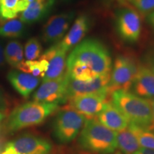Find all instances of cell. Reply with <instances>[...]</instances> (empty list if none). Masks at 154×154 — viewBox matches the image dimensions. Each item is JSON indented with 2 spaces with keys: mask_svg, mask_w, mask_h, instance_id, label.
<instances>
[{
  "mask_svg": "<svg viewBox=\"0 0 154 154\" xmlns=\"http://www.w3.org/2000/svg\"><path fill=\"white\" fill-rule=\"evenodd\" d=\"M80 63L91 69L97 76L111 72V57L101 42L88 38L78 44L69 55L66 64Z\"/></svg>",
  "mask_w": 154,
  "mask_h": 154,
  "instance_id": "obj_1",
  "label": "cell"
},
{
  "mask_svg": "<svg viewBox=\"0 0 154 154\" xmlns=\"http://www.w3.org/2000/svg\"><path fill=\"white\" fill-rule=\"evenodd\" d=\"M111 94V103L124 115L128 123L150 130L152 124L150 100L125 90H117Z\"/></svg>",
  "mask_w": 154,
  "mask_h": 154,
  "instance_id": "obj_2",
  "label": "cell"
},
{
  "mask_svg": "<svg viewBox=\"0 0 154 154\" xmlns=\"http://www.w3.org/2000/svg\"><path fill=\"white\" fill-rule=\"evenodd\" d=\"M117 132L102 125L96 119H86L78 143L82 149L96 154H111L117 148Z\"/></svg>",
  "mask_w": 154,
  "mask_h": 154,
  "instance_id": "obj_3",
  "label": "cell"
},
{
  "mask_svg": "<svg viewBox=\"0 0 154 154\" xmlns=\"http://www.w3.org/2000/svg\"><path fill=\"white\" fill-rule=\"evenodd\" d=\"M59 107L57 103L30 101L17 107L9 115L7 129L15 132L44 122Z\"/></svg>",
  "mask_w": 154,
  "mask_h": 154,
  "instance_id": "obj_4",
  "label": "cell"
},
{
  "mask_svg": "<svg viewBox=\"0 0 154 154\" xmlns=\"http://www.w3.org/2000/svg\"><path fill=\"white\" fill-rule=\"evenodd\" d=\"M86 119L69 106L60 111L54 122V135L61 143L71 142L82 131Z\"/></svg>",
  "mask_w": 154,
  "mask_h": 154,
  "instance_id": "obj_5",
  "label": "cell"
},
{
  "mask_svg": "<svg viewBox=\"0 0 154 154\" xmlns=\"http://www.w3.org/2000/svg\"><path fill=\"white\" fill-rule=\"evenodd\" d=\"M137 69L138 65L131 58L125 56L117 57L111 72L108 94H112L117 90L129 91Z\"/></svg>",
  "mask_w": 154,
  "mask_h": 154,
  "instance_id": "obj_6",
  "label": "cell"
},
{
  "mask_svg": "<svg viewBox=\"0 0 154 154\" xmlns=\"http://www.w3.org/2000/svg\"><path fill=\"white\" fill-rule=\"evenodd\" d=\"M52 144L39 136L25 134L6 144L0 154H49Z\"/></svg>",
  "mask_w": 154,
  "mask_h": 154,
  "instance_id": "obj_7",
  "label": "cell"
},
{
  "mask_svg": "<svg viewBox=\"0 0 154 154\" xmlns=\"http://www.w3.org/2000/svg\"><path fill=\"white\" fill-rule=\"evenodd\" d=\"M69 76L66 72L62 76L42 82L33 95V101L48 103H63L67 100V88Z\"/></svg>",
  "mask_w": 154,
  "mask_h": 154,
  "instance_id": "obj_8",
  "label": "cell"
},
{
  "mask_svg": "<svg viewBox=\"0 0 154 154\" xmlns=\"http://www.w3.org/2000/svg\"><path fill=\"white\" fill-rule=\"evenodd\" d=\"M116 26L121 39L128 43H134L138 41L141 33L140 15L135 9H121L117 12Z\"/></svg>",
  "mask_w": 154,
  "mask_h": 154,
  "instance_id": "obj_9",
  "label": "cell"
},
{
  "mask_svg": "<svg viewBox=\"0 0 154 154\" xmlns=\"http://www.w3.org/2000/svg\"><path fill=\"white\" fill-rule=\"evenodd\" d=\"M111 72L99 75L89 81H78L69 78L67 88V100L79 96L96 94H108V85Z\"/></svg>",
  "mask_w": 154,
  "mask_h": 154,
  "instance_id": "obj_10",
  "label": "cell"
},
{
  "mask_svg": "<svg viewBox=\"0 0 154 154\" xmlns=\"http://www.w3.org/2000/svg\"><path fill=\"white\" fill-rule=\"evenodd\" d=\"M74 11L54 15L42 29V40L46 44H57L64 37L74 18Z\"/></svg>",
  "mask_w": 154,
  "mask_h": 154,
  "instance_id": "obj_11",
  "label": "cell"
},
{
  "mask_svg": "<svg viewBox=\"0 0 154 154\" xmlns=\"http://www.w3.org/2000/svg\"><path fill=\"white\" fill-rule=\"evenodd\" d=\"M108 94H96L79 96L69 100L70 106L86 119H95L109 103L107 101Z\"/></svg>",
  "mask_w": 154,
  "mask_h": 154,
  "instance_id": "obj_12",
  "label": "cell"
},
{
  "mask_svg": "<svg viewBox=\"0 0 154 154\" xmlns=\"http://www.w3.org/2000/svg\"><path fill=\"white\" fill-rule=\"evenodd\" d=\"M66 51L59 46V42L50 47L39 58L49 62V66L42 78V82L53 80L62 76L66 68Z\"/></svg>",
  "mask_w": 154,
  "mask_h": 154,
  "instance_id": "obj_13",
  "label": "cell"
},
{
  "mask_svg": "<svg viewBox=\"0 0 154 154\" xmlns=\"http://www.w3.org/2000/svg\"><path fill=\"white\" fill-rule=\"evenodd\" d=\"M130 90L131 93L143 99H154V72L152 69L143 65H138Z\"/></svg>",
  "mask_w": 154,
  "mask_h": 154,
  "instance_id": "obj_14",
  "label": "cell"
},
{
  "mask_svg": "<svg viewBox=\"0 0 154 154\" xmlns=\"http://www.w3.org/2000/svg\"><path fill=\"white\" fill-rule=\"evenodd\" d=\"M90 19L86 15H80L76 19L68 33L59 42L63 50L68 51L79 44L90 29Z\"/></svg>",
  "mask_w": 154,
  "mask_h": 154,
  "instance_id": "obj_15",
  "label": "cell"
},
{
  "mask_svg": "<svg viewBox=\"0 0 154 154\" xmlns=\"http://www.w3.org/2000/svg\"><path fill=\"white\" fill-rule=\"evenodd\" d=\"M11 86L24 98H28L39 84L41 78L20 71L13 70L7 74Z\"/></svg>",
  "mask_w": 154,
  "mask_h": 154,
  "instance_id": "obj_16",
  "label": "cell"
},
{
  "mask_svg": "<svg viewBox=\"0 0 154 154\" xmlns=\"http://www.w3.org/2000/svg\"><path fill=\"white\" fill-rule=\"evenodd\" d=\"M95 119L100 124L116 132L125 129L128 125L127 119L112 103H108Z\"/></svg>",
  "mask_w": 154,
  "mask_h": 154,
  "instance_id": "obj_17",
  "label": "cell"
},
{
  "mask_svg": "<svg viewBox=\"0 0 154 154\" xmlns=\"http://www.w3.org/2000/svg\"><path fill=\"white\" fill-rule=\"evenodd\" d=\"M55 0H34L22 12L20 20L24 24H34L47 17L54 5Z\"/></svg>",
  "mask_w": 154,
  "mask_h": 154,
  "instance_id": "obj_18",
  "label": "cell"
},
{
  "mask_svg": "<svg viewBox=\"0 0 154 154\" xmlns=\"http://www.w3.org/2000/svg\"><path fill=\"white\" fill-rule=\"evenodd\" d=\"M117 147L124 154H134L140 149L138 139L128 127L117 132Z\"/></svg>",
  "mask_w": 154,
  "mask_h": 154,
  "instance_id": "obj_19",
  "label": "cell"
},
{
  "mask_svg": "<svg viewBox=\"0 0 154 154\" xmlns=\"http://www.w3.org/2000/svg\"><path fill=\"white\" fill-rule=\"evenodd\" d=\"M29 5L27 0H0V18L5 20L15 19Z\"/></svg>",
  "mask_w": 154,
  "mask_h": 154,
  "instance_id": "obj_20",
  "label": "cell"
},
{
  "mask_svg": "<svg viewBox=\"0 0 154 154\" xmlns=\"http://www.w3.org/2000/svg\"><path fill=\"white\" fill-rule=\"evenodd\" d=\"M5 59L8 64L14 68H18L24 61V49L22 44L17 40H11L4 50Z\"/></svg>",
  "mask_w": 154,
  "mask_h": 154,
  "instance_id": "obj_21",
  "label": "cell"
},
{
  "mask_svg": "<svg viewBox=\"0 0 154 154\" xmlns=\"http://www.w3.org/2000/svg\"><path fill=\"white\" fill-rule=\"evenodd\" d=\"M48 66L49 62L47 60L38 58V60L24 61L17 69L22 72L30 74L38 78H43Z\"/></svg>",
  "mask_w": 154,
  "mask_h": 154,
  "instance_id": "obj_22",
  "label": "cell"
},
{
  "mask_svg": "<svg viewBox=\"0 0 154 154\" xmlns=\"http://www.w3.org/2000/svg\"><path fill=\"white\" fill-rule=\"evenodd\" d=\"M66 73L69 78L78 81H89L97 76L91 69L80 63L66 64Z\"/></svg>",
  "mask_w": 154,
  "mask_h": 154,
  "instance_id": "obj_23",
  "label": "cell"
},
{
  "mask_svg": "<svg viewBox=\"0 0 154 154\" xmlns=\"http://www.w3.org/2000/svg\"><path fill=\"white\" fill-rule=\"evenodd\" d=\"M24 24L20 19H13L0 26V36L7 38H19L24 34Z\"/></svg>",
  "mask_w": 154,
  "mask_h": 154,
  "instance_id": "obj_24",
  "label": "cell"
},
{
  "mask_svg": "<svg viewBox=\"0 0 154 154\" xmlns=\"http://www.w3.org/2000/svg\"><path fill=\"white\" fill-rule=\"evenodd\" d=\"M128 127L136 136L140 148L154 150L153 133L131 123H128Z\"/></svg>",
  "mask_w": 154,
  "mask_h": 154,
  "instance_id": "obj_25",
  "label": "cell"
},
{
  "mask_svg": "<svg viewBox=\"0 0 154 154\" xmlns=\"http://www.w3.org/2000/svg\"><path fill=\"white\" fill-rule=\"evenodd\" d=\"M42 46L37 38H31L24 47V55L26 60H36L42 55Z\"/></svg>",
  "mask_w": 154,
  "mask_h": 154,
  "instance_id": "obj_26",
  "label": "cell"
},
{
  "mask_svg": "<svg viewBox=\"0 0 154 154\" xmlns=\"http://www.w3.org/2000/svg\"><path fill=\"white\" fill-rule=\"evenodd\" d=\"M143 15H149L154 11V0H127Z\"/></svg>",
  "mask_w": 154,
  "mask_h": 154,
  "instance_id": "obj_27",
  "label": "cell"
},
{
  "mask_svg": "<svg viewBox=\"0 0 154 154\" xmlns=\"http://www.w3.org/2000/svg\"><path fill=\"white\" fill-rule=\"evenodd\" d=\"M7 101L5 94L4 93L2 88L0 86V112H5L7 109Z\"/></svg>",
  "mask_w": 154,
  "mask_h": 154,
  "instance_id": "obj_28",
  "label": "cell"
},
{
  "mask_svg": "<svg viewBox=\"0 0 154 154\" xmlns=\"http://www.w3.org/2000/svg\"><path fill=\"white\" fill-rule=\"evenodd\" d=\"M134 154H154V150L140 148V149L138 150V151H136Z\"/></svg>",
  "mask_w": 154,
  "mask_h": 154,
  "instance_id": "obj_29",
  "label": "cell"
},
{
  "mask_svg": "<svg viewBox=\"0 0 154 154\" xmlns=\"http://www.w3.org/2000/svg\"><path fill=\"white\" fill-rule=\"evenodd\" d=\"M150 102H151L152 111V124L149 131H154V99L150 100Z\"/></svg>",
  "mask_w": 154,
  "mask_h": 154,
  "instance_id": "obj_30",
  "label": "cell"
},
{
  "mask_svg": "<svg viewBox=\"0 0 154 154\" xmlns=\"http://www.w3.org/2000/svg\"><path fill=\"white\" fill-rule=\"evenodd\" d=\"M147 20L151 27L154 29V11H152L151 14L147 15Z\"/></svg>",
  "mask_w": 154,
  "mask_h": 154,
  "instance_id": "obj_31",
  "label": "cell"
},
{
  "mask_svg": "<svg viewBox=\"0 0 154 154\" xmlns=\"http://www.w3.org/2000/svg\"><path fill=\"white\" fill-rule=\"evenodd\" d=\"M5 54H4V49L2 46L0 44V66H2L5 62Z\"/></svg>",
  "mask_w": 154,
  "mask_h": 154,
  "instance_id": "obj_32",
  "label": "cell"
},
{
  "mask_svg": "<svg viewBox=\"0 0 154 154\" xmlns=\"http://www.w3.org/2000/svg\"><path fill=\"white\" fill-rule=\"evenodd\" d=\"M5 118V112H0V124L2 122L4 119Z\"/></svg>",
  "mask_w": 154,
  "mask_h": 154,
  "instance_id": "obj_33",
  "label": "cell"
},
{
  "mask_svg": "<svg viewBox=\"0 0 154 154\" xmlns=\"http://www.w3.org/2000/svg\"><path fill=\"white\" fill-rule=\"evenodd\" d=\"M151 69H152V71H153V72H154V61H153V63H152V67H151Z\"/></svg>",
  "mask_w": 154,
  "mask_h": 154,
  "instance_id": "obj_34",
  "label": "cell"
},
{
  "mask_svg": "<svg viewBox=\"0 0 154 154\" xmlns=\"http://www.w3.org/2000/svg\"><path fill=\"white\" fill-rule=\"evenodd\" d=\"M33 1H34V0H27V2H28L29 3V4H30L31 2H33Z\"/></svg>",
  "mask_w": 154,
  "mask_h": 154,
  "instance_id": "obj_35",
  "label": "cell"
},
{
  "mask_svg": "<svg viewBox=\"0 0 154 154\" xmlns=\"http://www.w3.org/2000/svg\"><path fill=\"white\" fill-rule=\"evenodd\" d=\"M116 154H121V153H116Z\"/></svg>",
  "mask_w": 154,
  "mask_h": 154,
  "instance_id": "obj_36",
  "label": "cell"
}]
</instances>
